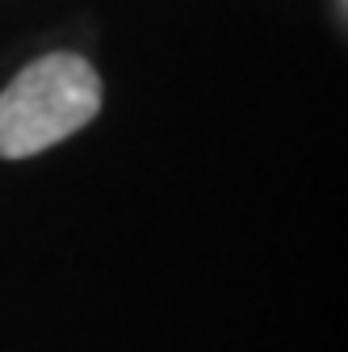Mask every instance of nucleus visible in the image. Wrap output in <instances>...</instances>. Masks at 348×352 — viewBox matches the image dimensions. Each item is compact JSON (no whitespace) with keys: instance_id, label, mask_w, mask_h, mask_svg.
<instances>
[{"instance_id":"nucleus-1","label":"nucleus","mask_w":348,"mask_h":352,"mask_svg":"<svg viewBox=\"0 0 348 352\" xmlns=\"http://www.w3.org/2000/svg\"><path fill=\"white\" fill-rule=\"evenodd\" d=\"M97 113H101L97 67L72 51L42 55L0 88V160H30L72 139Z\"/></svg>"}]
</instances>
